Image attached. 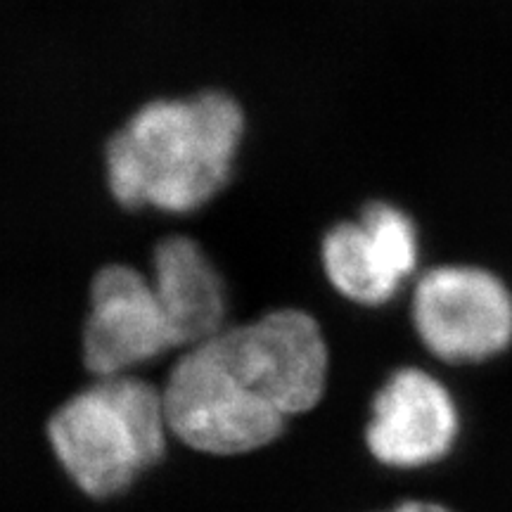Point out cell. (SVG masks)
<instances>
[{
    "instance_id": "52a82bcc",
    "label": "cell",
    "mask_w": 512,
    "mask_h": 512,
    "mask_svg": "<svg viewBox=\"0 0 512 512\" xmlns=\"http://www.w3.org/2000/svg\"><path fill=\"white\" fill-rule=\"evenodd\" d=\"M458 427L456 401L444 384L420 368H403L375 396L366 444L382 465L415 470L446 458Z\"/></svg>"
},
{
    "instance_id": "8992f818",
    "label": "cell",
    "mask_w": 512,
    "mask_h": 512,
    "mask_svg": "<svg viewBox=\"0 0 512 512\" xmlns=\"http://www.w3.org/2000/svg\"><path fill=\"white\" fill-rule=\"evenodd\" d=\"M418 259V230L387 202L368 204L361 219L339 223L323 238L325 275L356 304H387L415 273Z\"/></svg>"
},
{
    "instance_id": "277c9868",
    "label": "cell",
    "mask_w": 512,
    "mask_h": 512,
    "mask_svg": "<svg viewBox=\"0 0 512 512\" xmlns=\"http://www.w3.org/2000/svg\"><path fill=\"white\" fill-rule=\"evenodd\" d=\"M413 325L441 361H486L512 342V292L486 268H432L415 285Z\"/></svg>"
},
{
    "instance_id": "ba28073f",
    "label": "cell",
    "mask_w": 512,
    "mask_h": 512,
    "mask_svg": "<svg viewBox=\"0 0 512 512\" xmlns=\"http://www.w3.org/2000/svg\"><path fill=\"white\" fill-rule=\"evenodd\" d=\"M152 271V285L176 347H200L226 330V285L197 242L162 240L152 256Z\"/></svg>"
},
{
    "instance_id": "6da1fadb",
    "label": "cell",
    "mask_w": 512,
    "mask_h": 512,
    "mask_svg": "<svg viewBox=\"0 0 512 512\" xmlns=\"http://www.w3.org/2000/svg\"><path fill=\"white\" fill-rule=\"evenodd\" d=\"M328 347L309 313L280 309L188 349L164 387L169 432L209 456L273 444L323 399Z\"/></svg>"
},
{
    "instance_id": "5b68a950",
    "label": "cell",
    "mask_w": 512,
    "mask_h": 512,
    "mask_svg": "<svg viewBox=\"0 0 512 512\" xmlns=\"http://www.w3.org/2000/svg\"><path fill=\"white\" fill-rule=\"evenodd\" d=\"M178 349L155 285L136 268L117 264L95 275L91 313L83 325V363L98 380L128 375Z\"/></svg>"
},
{
    "instance_id": "9c48e42d",
    "label": "cell",
    "mask_w": 512,
    "mask_h": 512,
    "mask_svg": "<svg viewBox=\"0 0 512 512\" xmlns=\"http://www.w3.org/2000/svg\"><path fill=\"white\" fill-rule=\"evenodd\" d=\"M387 512H451L444 505H437V503H427V501H406L401 505H396V508L387 510Z\"/></svg>"
},
{
    "instance_id": "3957f363",
    "label": "cell",
    "mask_w": 512,
    "mask_h": 512,
    "mask_svg": "<svg viewBox=\"0 0 512 512\" xmlns=\"http://www.w3.org/2000/svg\"><path fill=\"white\" fill-rule=\"evenodd\" d=\"M164 394L133 375L105 377L64 401L48 422L57 460L83 494L112 498L166 453Z\"/></svg>"
},
{
    "instance_id": "7a4b0ae2",
    "label": "cell",
    "mask_w": 512,
    "mask_h": 512,
    "mask_svg": "<svg viewBox=\"0 0 512 512\" xmlns=\"http://www.w3.org/2000/svg\"><path fill=\"white\" fill-rule=\"evenodd\" d=\"M242 133L245 114L226 93L147 102L107 143L112 195L128 209H200L226 188Z\"/></svg>"
}]
</instances>
